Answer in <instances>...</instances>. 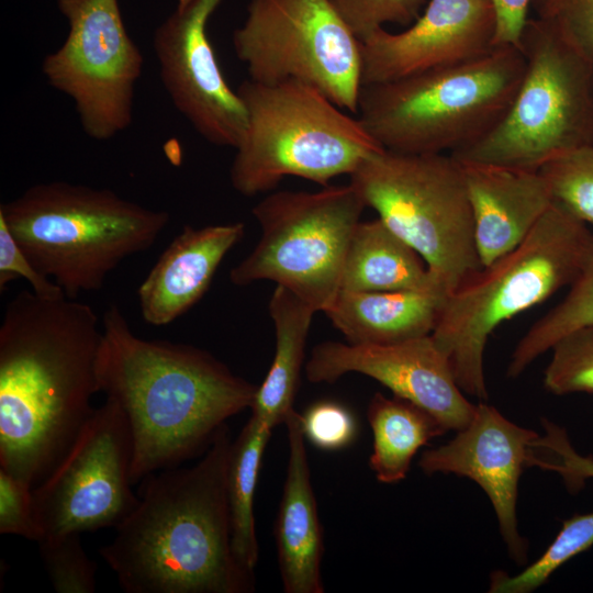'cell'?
I'll return each mask as SVG.
<instances>
[{"label": "cell", "instance_id": "cell-1", "mask_svg": "<svg viewBox=\"0 0 593 593\" xmlns=\"http://www.w3.org/2000/svg\"><path fill=\"white\" fill-rule=\"evenodd\" d=\"M102 332L94 310L22 290L0 325V469L40 484L92 415Z\"/></svg>", "mask_w": 593, "mask_h": 593}, {"label": "cell", "instance_id": "cell-2", "mask_svg": "<svg viewBox=\"0 0 593 593\" xmlns=\"http://www.w3.org/2000/svg\"><path fill=\"white\" fill-rule=\"evenodd\" d=\"M102 325L99 390L127 419L132 484L204 454L225 422L250 407L258 385L209 351L135 335L115 304Z\"/></svg>", "mask_w": 593, "mask_h": 593}, {"label": "cell", "instance_id": "cell-3", "mask_svg": "<svg viewBox=\"0 0 593 593\" xmlns=\"http://www.w3.org/2000/svg\"><path fill=\"white\" fill-rule=\"evenodd\" d=\"M226 424L190 468L142 481L138 503L100 556L126 593H248L254 575L231 544Z\"/></svg>", "mask_w": 593, "mask_h": 593}, {"label": "cell", "instance_id": "cell-4", "mask_svg": "<svg viewBox=\"0 0 593 593\" xmlns=\"http://www.w3.org/2000/svg\"><path fill=\"white\" fill-rule=\"evenodd\" d=\"M592 232L557 203L524 242L448 293L432 337L468 395L488 399L484 350L503 322L546 301L578 277Z\"/></svg>", "mask_w": 593, "mask_h": 593}, {"label": "cell", "instance_id": "cell-5", "mask_svg": "<svg viewBox=\"0 0 593 593\" xmlns=\"http://www.w3.org/2000/svg\"><path fill=\"white\" fill-rule=\"evenodd\" d=\"M2 217L40 272L68 299L103 288L124 259L149 249L166 228V211L104 188L38 183L0 205Z\"/></svg>", "mask_w": 593, "mask_h": 593}, {"label": "cell", "instance_id": "cell-6", "mask_svg": "<svg viewBox=\"0 0 593 593\" xmlns=\"http://www.w3.org/2000/svg\"><path fill=\"white\" fill-rule=\"evenodd\" d=\"M524 72L518 46H495L466 63L362 86L358 119L387 150L452 155L497 126Z\"/></svg>", "mask_w": 593, "mask_h": 593}, {"label": "cell", "instance_id": "cell-7", "mask_svg": "<svg viewBox=\"0 0 593 593\" xmlns=\"http://www.w3.org/2000/svg\"><path fill=\"white\" fill-rule=\"evenodd\" d=\"M236 92L247 123L235 148L230 181L245 197L271 191L287 176L327 186L384 149L358 118L304 82L266 85L248 78Z\"/></svg>", "mask_w": 593, "mask_h": 593}, {"label": "cell", "instance_id": "cell-8", "mask_svg": "<svg viewBox=\"0 0 593 593\" xmlns=\"http://www.w3.org/2000/svg\"><path fill=\"white\" fill-rule=\"evenodd\" d=\"M519 48L525 72L507 113L455 158L538 170L561 154L593 146V63L538 18L527 20Z\"/></svg>", "mask_w": 593, "mask_h": 593}, {"label": "cell", "instance_id": "cell-9", "mask_svg": "<svg viewBox=\"0 0 593 593\" xmlns=\"http://www.w3.org/2000/svg\"><path fill=\"white\" fill-rule=\"evenodd\" d=\"M349 177L366 206L422 257L448 293L482 267L462 166L452 155L380 149Z\"/></svg>", "mask_w": 593, "mask_h": 593}, {"label": "cell", "instance_id": "cell-10", "mask_svg": "<svg viewBox=\"0 0 593 593\" xmlns=\"http://www.w3.org/2000/svg\"><path fill=\"white\" fill-rule=\"evenodd\" d=\"M365 208L350 183L268 194L251 210L261 236L231 269V282L270 280L325 312L342 290L346 253Z\"/></svg>", "mask_w": 593, "mask_h": 593}, {"label": "cell", "instance_id": "cell-11", "mask_svg": "<svg viewBox=\"0 0 593 593\" xmlns=\"http://www.w3.org/2000/svg\"><path fill=\"white\" fill-rule=\"evenodd\" d=\"M232 42L250 80H298L340 109L357 112L361 41L331 0H251Z\"/></svg>", "mask_w": 593, "mask_h": 593}, {"label": "cell", "instance_id": "cell-12", "mask_svg": "<svg viewBox=\"0 0 593 593\" xmlns=\"http://www.w3.org/2000/svg\"><path fill=\"white\" fill-rule=\"evenodd\" d=\"M69 31L48 54L42 71L68 96L85 133L110 139L132 122L135 83L143 56L130 37L118 0H57Z\"/></svg>", "mask_w": 593, "mask_h": 593}, {"label": "cell", "instance_id": "cell-13", "mask_svg": "<svg viewBox=\"0 0 593 593\" xmlns=\"http://www.w3.org/2000/svg\"><path fill=\"white\" fill-rule=\"evenodd\" d=\"M132 457L127 419L107 398L66 455L33 488L42 538L120 525L139 500L131 489Z\"/></svg>", "mask_w": 593, "mask_h": 593}, {"label": "cell", "instance_id": "cell-14", "mask_svg": "<svg viewBox=\"0 0 593 593\" xmlns=\"http://www.w3.org/2000/svg\"><path fill=\"white\" fill-rule=\"evenodd\" d=\"M222 0H178L156 29L153 47L161 82L175 108L201 137L236 148L246 111L228 86L208 35V22Z\"/></svg>", "mask_w": 593, "mask_h": 593}, {"label": "cell", "instance_id": "cell-15", "mask_svg": "<svg viewBox=\"0 0 593 593\" xmlns=\"http://www.w3.org/2000/svg\"><path fill=\"white\" fill-rule=\"evenodd\" d=\"M351 372L370 377L422 407L446 432L463 428L475 411L432 335L389 345L323 342L305 363V376L313 383H333Z\"/></svg>", "mask_w": 593, "mask_h": 593}, {"label": "cell", "instance_id": "cell-16", "mask_svg": "<svg viewBox=\"0 0 593 593\" xmlns=\"http://www.w3.org/2000/svg\"><path fill=\"white\" fill-rule=\"evenodd\" d=\"M445 445L425 450L418 461L427 475L456 474L474 481L488 495L501 536L515 562L527 561L528 545L518 530L517 497L523 470L534 466L539 435L481 402L470 422Z\"/></svg>", "mask_w": 593, "mask_h": 593}, {"label": "cell", "instance_id": "cell-17", "mask_svg": "<svg viewBox=\"0 0 593 593\" xmlns=\"http://www.w3.org/2000/svg\"><path fill=\"white\" fill-rule=\"evenodd\" d=\"M495 30L490 0H430L407 30L382 27L361 40L362 86L483 56L495 47Z\"/></svg>", "mask_w": 593, "mask_h": 593}, {"label": "cell", "instance_id": "cell-18", "mask_svg": "<svg viewBox=\"0 0 593 593\" xmlns=\"http://www.w3.org/2000/svg\"><path fill=\"white\" fill-rule=\"evenodd\" d=\"M459 160V159H458ZM481 266L519 246L553 203L538 170L459 160Z\"/></svg>", "mask_w": 593, "mask_h": 593}, {"label": "cell", "instance_id": "cell-19", "mask_svg": "<svg viewBox=\"0 0 593 593\" xmlns=\"http://www.w3.org/2000/svg\"><path fill=\"white\" fill-rule=\"evenodd\" d=\"M245 224L183 228L169 243L137 289L143 320L165 326L206 293L226 254L244 237Z\"/></svg>", "mask_w": 593, "mask_h": 593}, {"label": "cell", "instance_id": "cell-20", "mask_svg": "<svg viewBox=\"0 0 593 593\" xmlns=\"http://www.w3.org/2000/svg\"><path fill=\"white\" fill-rule=\"evenodd\" d=\"M289 457L275 524L278 564L286 593H323V528L311 483L301 414L287 416Z\"/></svg>", "mask_w": 593, "mask_h": 593}, {"label": "cell", "instance_id": "cell-21", "mask_svg": "<svg viewBox=\"0 0 593 593\" xmlns=\"http://www.w3.org/2000/svg\"><path fill=\"white\" fill-rule=\"evenodd\" d=\"M447 295L443 287L340 290L324 313L347 343L389 345L432 335Z\"/></svg>", "mask_w": 593, "mask_h": 593}, {"label": "cell", "instance_id": "cell-22", "mask_svg": "<svg viewBox=\"0 0 593 593\" xmlns=\"http://www.w3.org/2000/svg\"><path fill=\"white\" fill-rule=\"evenodd\" d=\"M433 287L445 288L422 257L379 217L359 222L346 253L342 290L393 291Z\"/></svg>", "mask_w": 593, "mask_h": 593}, {"label": "cell", "instance_id": "cell-23", "mask_svg": "<svg viewBox=\"0 0 593 593\" xmlns=\"http://www.w3.org/2000/svg\"><path fill=\"white\" fill-rule=\"evenodd\" d=\"M268 310L275 326V355L249 409L251 415L276 427L294 409L306 339L316 311L281 286L273 290Z\"/></svg>", "mask_w": 593, "mask_h": 593}, {"label": "cell", "instance_id": "cell-24", "mask_svg": "<svg viewBox=\"0 0 593 593\" xmlns=\"http://www.w3.org/2000/svg\"><path fill=\"white\" fill-rule=\"evenodd\" d=\"M367 418L372 432L369 465L378 481L394 484L405 479L421 447L446 433L440 423L414 403L377 392Z\"/></svg>", "mask_w": 593, "mask_h": 593}, {"label": "cell", "instance_id": "cell-25", "mask_svg": "<svg viewBox=\"0 0 593 593\" xmlns=\"http://www.w3.org/2000/svg\"><path fill=\"white\" fill-rule=\"evenodd\" d=\"M273 428L265 419L250 415L232 443L227 467L232 550L239 566L251 574L259 556L254 515L255 492L262 456Z\"/></svg>", "mask_w": 593, "mask_h": 593}, {"label": "cell", "instance_id": "cell-26", "mask_svg": "<svg viewBox=\"0 0 593 593\" xmlns=\"http://www.w3.org/2000/svg\"><path fill=\"white\" fill-rule=\"evenodd\" d=\"M570 287L566 298L518 340L507 366L508 378L519 377L564 334L593 325V232L582 268Z\"/></svg>", "mask_w": 593, "mask_h": 593}, {"label": "cell", "instance_id": "cell-27", "mask_svg": "<svg viewBox=\"0 0 593 593\" xmlns=\"http://www.w3.org/2000/svg\"><path fill=\"white\" fill-rule=\"evenodd\" d=\"M593 546V512L569 517L542 555L516 575L504 571L491 574L492 593H528L542 585L549 577L573 557Z\"/></svg>", "mask_w": 593, "mask_h": 593}, {"label": "cell", "instance_id": "cell-28", "mask_svg": "<svg viewBox=\"0 0 593 593\" xmlns=\"http://www.w3.org/2000/svg\"><path fill=\"white\" fill-rule=\"evenodd\" d=\"M538 171L555 203L585 224H593V146L561 154Z\"/></svg>", "mask_w": 593, "mask_h": 593}, {"label": "cell", "instance_id": "cell-29", "mask_svg": "<svg viewBox=\"0 0 593 593\" xmlns=\"http://www.w3.org/2000/svg\"><path fill=\"white\" fill-rule=\"evenodd\" d=\"M544 373V387L556 395L593 393V325L561 336Z\"/></svg>", "mask_w": 593, "mask_h": 593}, {"label": "cell", "instance_id": "cell-30", "mask_svg": "<svg viewBox=\"0 0 593 593\" xmlns=\"http://www.w3.org/2000/svg\"><path fill=\"white\" fill-rule=\"evenodd\" d=\"M80 534L68 533L37 541L51 582L58 593H93L96 563L87 556Z\"/></svg>", "mask_w": 593, "mask_h": 593}, {"label": "cell", "instance_id": "cell-31", "mask_svg": "<svg viewBox=\"0 0 593 593\" xmlns=\"http://www.w3.org/2000/svg\"><path fill=\"white\" fill-rule=\"evenodd\" d=\"M332 4L361 41L384 24L410 25L425 0H331Z\"/></svg>", "mask_w": 593, "mask_h": 593}, {"label": "cell", "instance_id": "cell-32", "mask_svg": "<svg viewBox=\"0 0 593 593\" xmlns=\"http://www.w3.org/2000/svg\"><path fill=\"white\" fill-rule=\"evenodd\" d=\"M537 18L593 63V0H532Z\"/></svg>", "mask_w": 593, "mask_h": 593}, {"label": "cell", "instance_id": "cell-33", "mask_svg": "<svg viewBox=\"0 0 593 593\" xmlns=\"http://www.w3.org/2000/svg\"><path fill=\"white\" fill-rule=\"evenodd\" d=\"M302 430L306 439L325 450L348 446L357 433L353 414L342 404L321 401L301 414Z\"/></svg>", "mask_w": 593, "mask_h": 593}, {"label": "cell", "instance_id": "cell-34", "mask_svg": "<svg viewBox=\"0 0 593 593\" xmlns=\"http://www.w3.org/2000/svg\"><path fill=\"white\" fill-rule=\"evenodd\" d=\"M0 534L36 542L43 537L34 514L33 488L3 469H0Z\"/></svg>", "mask_w": 593, "mask_h": 593}, {"label": "cell", "instance_id": "cell-35", "mask_svg": "<svg viewBox=\"0 0 593 593\" xmlns=\"http://www.w3.org/2000/svg\"><path fill=\"white\" fill-rule=\"evenodd\" d=\"M542 425L546 435L539 436L536 446L547 455L539 456L536 466L558 472L569 490L578 491L586 479L593 478V457L579 455L560 427L550 422Z\"/></svg>", "mask_w": 593, "mask_h": 593}, {"label": "cell", "instance_id": "cell-36", "mask_svg": "<svg viewBox=\"0 0 593 593\" xmlns=\"http://www.w3.org/2000/svg\"><path fill=\"white\" fill-rule=\"evenodd\" d=\"M18 278L25 279L32 291L44 299L65 298L63 289L37 270L0 217V291Z\"/></svg>", "mask_w": 593, "mask_h": 593}, {"label": "cell", "instance_id": "cell-37", "mask_svg": "<svg viewBox=\"0 0 593 593\" xmlns=\"http://www.w3.org/2000/svg\"><path fill=\"white\" fill-rule=\"evenodd\" d=\"M496 15L494 46L514 45L519 47V38L528 20L532 0H490Z\"/></svg>", "mask_w": 593, "mask_h": 593}]
</instances>
